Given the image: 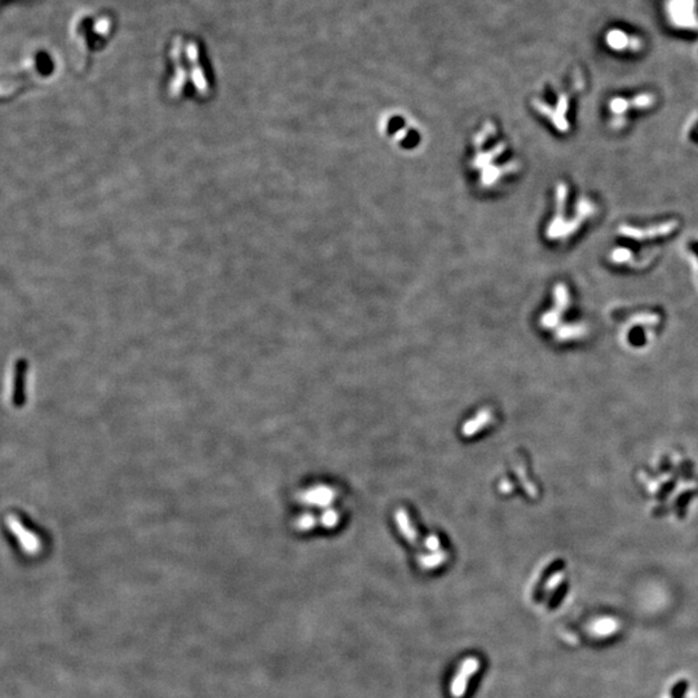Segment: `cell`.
I'll return each mask as SVG.
<instances>
[{
    "label": "cell",
    "mask_w": 698,
    "mask_h": 698,
    "mask_svg": "<svg viewBox=\"0 0 698 698\" xmlns=\"http://www.w3.org/2000/svg\"><path fill=\"white\" fill-rule=\"evenodd\" d=\"M170 60L172 68L166 88L170 100L190 96L203 102L214 96V79L196 41L176 40L170 50Z\"/></svg>",
    "instance_id": "7a4b0ae2"
},
{
    "label": "cell",
    "mask_w": 698,
    "mask_h": 698,
    "mask_svg": "<svg viewBox=\"0 0 698 698\" xmlns=\"http://www.w3.org/2000/svg\"><path fill=\"white\" fill-rule=\"evenodd\" d=\"M663 13L675 30L698 31V0H665Z\"/></svg>",
    "instance_id": "277c9868"
},
{
    "label": "cell",
    "mask_w": 698,
    "mask_h": 698,
    "mask_svg": "<svg viewBox=\"0 0 698 698\" xmlns=\"http://www.w3.org/2000/svg\"><path fill=\"white\" fill-rule=\"evenodd\" d=\"M686 687H687V684H686L684 681L679 683L678 686L675 687V690H674V696H675V698L681 697V695H683V693H684V690H686Z\"/></svg>",
    "instance_id": "52a82bcc"
},
{
    "label": "cell",
    "mask_w": 698,
    "mask_h": 698,
    "mask_svg": "<svg viewBox=\"0 0 698 698\" xmlns=\"http://www.w3.org/2000/svg\"><path fill=\"white\" fill-rule=\"evenodd\" d=\"M638 35L625 30L622 28H616L608 32L607 41L609 47L616 52H638L641 48Z\"/></svg>",
    "instance_id": "5b68a950"
},
{
    "label": "cell",
    "mask_w": 698,
    "mask_h": 698,
    "mask_svg": "<svg viewBox=\"0 0 698 698\" xmlns=\"http://www.w3.org/2000/svg\"><path fill=\"white\" fill-rule=\"evenodd\" d=\"M469 169L480 189L496 190L519 175L521 162L512 142L493 122H487L472 138Z\"/></svg>",
    "instance_id": "6da1fadb"
},
{
    "label": "cell",
    "mask_w": 698,
    "mask_h": 698,
    "mask_svg": "<svg viewBox=\"0 0 698 698\" xmlns=\"http://www.w3.org/2000/svg\"><path fill=\"white\" fill-rule=\"evenodd\" d=\"M380 132L392 147L402 151L418 150L423 142V132L418 122L404 114L389 113L380 120Z\"/></svg>",
    "instance_id": "3957f363"
},
{
    "label": "cell",
    "mask_w": 698,
    "mask_h": 698,
    "mask_svg": "<svg viewBox=\"0 0 698 698\" xmlns=\"http://www.w3.org/2000/svg\"><path fill=\"white\" fill-rule=\"evenodd\" d=\"M619 628V623L617 619L607 617V619H598L595 623H592L591 632L596 636H609V635L617 632Z\"/></svg>",
    "instance_id": "8992f818"
}]
</instances>
